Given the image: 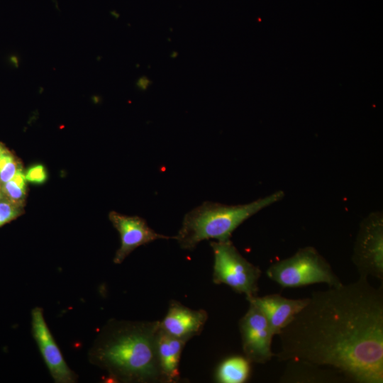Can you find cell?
Here are the masks:
<instances>
[{
    "label": "cell",
    "mask_w": 383,
    "mask_h": 383,
    "mask_svg": "<svg viewBox=\"0 0 383 383\" xmlns=\"http://www.w3.org/2000/svg\"><path fill=\"white\" fill-rule=\"evenodd\" d=\"M151 83V81L149 80L146 77H140L137 82V86L139 89L145 90Z\"/></svg>",
    "instance_id": "d6986e66"
},
{
    "label": "cell",
    "mask_w": 383,
    "mask_h": 383,
    "mask_svg": "<svg viewBox=\"0 0 383 383\" xmlns=\"http://www.w3.org/2000/svg\"><path fill=\"white\" fill-rule=\"evenodd\" d=\"M280 379L283 382H345L336 372L300 360H289Z\"/></svg>",
    "instance_id": "4fadbf2b"
},
{
    "label": "cell",
    "mask_w": 383,
    "mask_h": 383,
    "mask_svg": "<svg viewBox=\"0 0 383 383\" xmlns=\"http://www.w3.org/2000/svg\"><path fill=\"white\" fill-rule=\"evenodd\" d=\"M27 182L35 184H42L48 179V174L45 167L41 164L34 165L25 172Z\"/></svg>",
    "instance_id": "ac0fdd59"
},
{
    "label": "cell",
    "mask_w": 383,
    "mask_h": 383,
    "mask_svg": "<svg viewBox=\"0 0 383 383\" xmlns=\"http://www.w3.org/2000/svg\"><path fill=\"white\" fill-rule=\"evenodd\" d=\"M6 149V148L2 144L0 143V155H1V153Z\"/></svg>",
    "instance_id": "44dd1931"
},
{
    "label": "cell",
    "mask_w": 383,
    "mask_h": 383,
    "mask_svg": "<svg viewBox=\"0 0 383 383\" xmlns=\"http://www.w3.org/2000/svg\"><path fill=\"white\" fill-rule=\"evenodd\" d=\"M352 262L361 277L383 279V220L379 213L370 215L361 223Z\"/></svg>",
    "instance_id": "8992f818"
},
{
    "label": "cell",
    "mask_w": 383,
    "mask_h": 383,
    "mask_svg": "<svg viewBox=\"0 0 383 383\" xmlns=\"http://www.w3.org/2000/svg\"><path fill=\"white\" fill-rule=\"evenodd\" d=\"M277 360L327 368L345 382H383V286L367 278L313 292L277 335Z\"/></svg>",
    "instance_id": "6da1fadb"
},
{
    "label": "cell",
    "mask_w": 383,
    "mask_h": 383,
    "mask_svg": "<svg viewBox=\"0 0 383 383\" xmlns=\"http://www.w3.org/2000/svg\"><path fill=\"white\" fill-rule=\"evenodd\" d=\"M26 182L25 172L21 166L10 180L1 184L6 199L23 204L26 194Z\"/></svg>",
    "instance_id": "9a60e30c"
},
{
    "label": "cell",
    "mask_w": 383,
    "mask_h": 383,
    "mask_svg": "<svg viewBox=\"0 0 383 383\" xmlns=\"http://www.w3.org/2000/svg\"><path fill=\"white\" fill-rule=\"evenodd\" d=\"M22 205L8 199L0 201V227L21 216L23 213Z\"/></svg>",
    "instance_id": "e0dca14e"
},
{
    "label": "cell",
    "mask_w": 383,
    "mask_h": 383,
    "mask_svg": "<svg viewBox=\"0 0 383 383\" xmlns=\"http://www.w3.org/2000/svg\"><path fill=\"white\" fill-rule=\"evenodd\" d=\"M267 277L283 288L324 283L329 287L343 284L328 262L313 247L298 250L292 256L271 265Z\"/></svg>",
    "instance_id": "277c9868"
},
{
    "label": "cell",
    "mask_w": 383,
    "mask_h": 383,
    "mask_svg": "<svg viewBox=\"0 0 383 383\" xmlns=\"http://www.w3.org/2000/svg\"><path fill=\"white\" fill-rule=\"evenodd\" d=\"M260 308L266 316L272 331L278 335L309 302V297L288 299L279 294L255 296L247 299Z\"/></svg>",
    "instance_id": "8fae6325"
},
{
    "label": "cell",
    "mask_w": 383,
    "mask_h": 383,
    "mask_svg": "<svg viewBox=\"0 0 383 383\" xmlns=\"http://www.w3.org/2000/svg\"><path fill=\"white\" fill-rule=\"evenodd\" d=\"M250 364L245 356L228 357L216 368L215 379L220 383H243L250 377Z\"/></svg>",
    "instance_id": "5bb4252c"
},
{
    "label": "cell",
    "mask_w": 383,
    "mask_h": 383,
    "mask_svg": "<svg viewBox=\"0 0 383 383\" xmlns=\"http://www.w3.org/2000/svg\"><path fill=\"white\" fill-rule=\"evenodd\" d=\"M160 321L109 320L90 348L89 362L122 383L164 382L157 355Z\"/></svg>",
    "instance_id": "7a4b0ae2"
},
{
    "label": "cell",
    "mask_w": 383,
    "mask_h": 383,
    "mask_svg": "<svg viewBox=\"0 0 383 383\" xmlns=\"http://www.w3.org/2000/svg\"><path fill=\"white\" fill-rule=\"evenodd\" d=\"M31 332L42 357L56 383H74L77 375L67 365L39 306L31 311Z\"/></svg>",
    "instance_id": "ba28073f"
},
{
    "label": "cell",
    "mask_w": 383,
    "mask_h": 383,
    "mask_svg": "<svg viewBox=\"0 0 383 383\" xmlns=\"http://www.w3.org/2000/svg\"><path fill=\"white\" fill-rule=\"evenodd\" d=\"M21 166L16 157L6 148L0 155V183L10 180Z\"/></svg>",
    "instance_id": "2e32d148"
},
{
    "label": "cell",
    "mask_w": 383,
    "mask_h": 383,
    "mask_svg": "<svg viewBox=\"0 0 383 383\" xmlns=\"http://www.w3.org/2000/svg\"><path fill=\"white\" fill-rule=\"evenodd\" d=\"M109 217L121 238L120 248L113 258L115 264L122 263L139 246L158 239L174 238V236H167L155 232L149 227L144 218L138 216H131L111 211Z\"/></svg>",
    "instance_id": "9c48e42d"
},
{
    "label": "cell",
    "mask_w": 383,
    "mask_h": 383,
    "mask_svg": "<svg viewBox=\"0 0 383 383\" xmlns=\"http://www.w3.org/2000/svg\"><path fill=\"white\" fill-rule=\"evenodd\" d=\"M186 343V341L166 333L160 328L157 338V355L164 382L172 383L179 379V365Z\"/></svg>",
    "instance_id": "7c38bea8"
},
{
    "label": "cell",
    "mask_w": 383,
    "mask_h": 383,
    "mask_svg": "<svg viewBox=\"0 0 383 383\" xmlns=\"http://www.w3.org/2000/svg\"><path fill=\"white\" fill-rule=\"evenodd\" d=\"M207 319L205 310L192 309L172 300L166 315L160 321V328L166 333L187 342L202 332Z\"/></svg>",
    "instance_id": "30bf717a"
},
{
    "label": "cell",
    "mask_w": 383,
    "mask_h": 383,
    "mask_svg": "<svg viewBox=\"0 0 383 383\" xmlns=\"http://www.w3.org/2000/svg\"><path fill=\"white\" fill-rule=\"evenodd\" d=\"M244 356L250 363L265 364L275 356L272 350L274 335L262 311L249 302L246 313L238 322Z\"/></svg>",
    "instance_id": "52a82bcc"
},
{
    "label": "cell",
    "mask_w": 383,
    "mask_h": 383,
    "mask_svg": "<svg viewBox=\"0 0 383 383\" xmlns=\"http://www.w3.org/2000/svg\"><path fill=\"white\" fill-rule=\"evenodd\" d=\"M213 282L226 284L246 299L257 296L261 270L246 260L231 240L212 241Z\"/></svg>",
    "instance_id": "5b68a950"
},
{
    "label": "cell",
    "mask_w": 383,
    "mask_h": 383,
    "mask_svg": "<svg viewBox=\"0 0 383 383\" xmlns=\"http://www.w3.org/2000/svg\"><path fill=\"white\" fill-rule=\"evenodd\" d=\"M284 196L277 191L265 197L240 205L206 201L185 214L182 227L174 236L181 248L194 250L201 241L231 240L233 232L248 218Z\"/></svg>",
    "instance_id": "3957f363"
},
{
    "label": "cell",
    "mask_w": 383,
    "mask_h": 383,
    "mask_svg": "<svg viewBox=\"0 0 383 383\" xmlns=\"http://www.w3.org/2000/svg\"><path fill=\"white\" fill-rule=\"evenodd\" d=\"M6 199L2 189L1 184L0 183V201Z\"/></svg>",
    "instance_id": "ffe728a7"
}]
</instances>
